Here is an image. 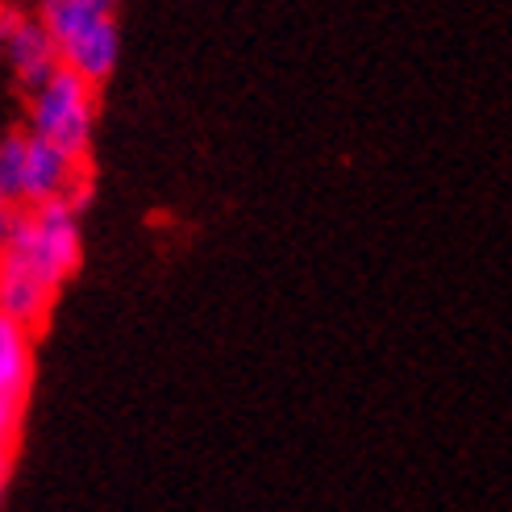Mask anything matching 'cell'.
I'll list each match as a JSON object with an SVG mask.
<instances>
[{
    "instance_id": "obj_9",
    "label": "cell",
    "mask_w": 512,
    "mask_h": 512,
    "mask_svg": "<svg viewBox=\"0 0 512 512\" xmlns=\"http://www.w3.org/2000/svg\"><path fill=\"white\" fill-rule=\"evenodd\" d=\"M21 425H25V404L0 392V442L17 446V438H21Z\"/></svg>"
},
{
    "instance_id": "obj_11",
    "label": "cell",
    "mask_w": 512,
    "mask_h": 512,
    "mask_svg": "<svg viewBox=\"0 0 512 512\" xmlns=\"http://www.w3.org/2000/svg\"><path fill=\"white\" fill-rule=\"evenodd\" d=\"M9 9H13V5H9V0H0V25H5V17H9Z\"/></svg>"
},
{
    "instance_id": "obj_3",
    "label": "cell",
    "mask_w": 512,
    "mask_h": 512,
    "mask_svg": "<svg viewBox=\"0 0 512 512\" xmlns=\"http://www.w3.org/2000/svg\"><path fill=\"white\" fill-rule=\"evenodd\" d=\"M5 250L63 292L84 263V213L71 200L30 204V209H21L13 242Z\"/></svg>"
},
{
    "instance_id": "obj_2",
    "label": "cell",
    "mask_w": 512,
    "mask_h": 512,
    "mask_svg": "<svg viewBox=\"0 0 512 512\" xmlns=\"http://www.w3.org/2000/svg\"><path fill=\"white\" fill-rule=\"evenodd\" d=\"M96 121H100V88L67 63H59L38 88L25 92V130L55 142L75 159H92Z\"/></svg>"
},
{
    "instance_id": "obj_7",
    "label": "cell",
    "mask_w": 512,
    "mask_h": 512,
    "mask_svg": "<svg viewBox=\"0 0 512 512\" xmlns=\"http://www.w3.org/2000/svg\"><path fill=\"white\" fill-rule=\"evenodd\" d=\"M38 334L30 325L13 321L9 313H0V392L30 404L34 392V375H38V358H34Z\"/></svg>"
},
{
    "instance_id": "obj_5",
    "label": "cell",
    "mask_w": 512,
    "mask_h": 512,
    "mask_svg": "<svg viewBox=\"0 0 512 512\" xmlns=\"http://www.w3.org/2000/svg\"><path fill=\"white\" fill-rule=\"evenodd\" d=\"M92 171L88 159H75L55 142L25 130V179H21V204H46V200H67L71 188Z\"/></svg>"
},
{
    "instance_id": "obj_4",
    "label": "cell",
    "mask_w": 512,
    "mask_h": 512,
    "mask_svg": "<svg viewBox=\"0 0 512 512\" xmlns=\"http://www.w3.org/2000/svg\"><path fill=\"white\" fill-rule=\"evenodd\" d=\"M0 50H5V71L13 75V84L21 92L38 88L46 75L63 63L46 21L34 9H17V5L9 9L5 25H0Z\"/></svg>"
},
{
    "instance_id": "obj_10",
    "label": "cell",
    "mask_w": 512,
    "mask_h": 512,
    "mask_svg": "<svg viewBox=\"0 0 512 512\" xmlns=\"http://www.w3.org/2000/svg\"><path fill=\"white\" fill-rule=\"evenodd\" d=\"M13 463H17V450L9 442H0V492L9 488V475H13Z\"/></svg>"
},
{
    "instance_id": "obj_8",
    "label": "cell",
    "mask_w": 512,
    "mask_h": 512,
    "mask_svg": "<svg viewBox=\"0 0 512 512\" xmlns=\"http://www.w3.org/2000/svg\"><path fill=\"white\" fill-rule=\"evenodd\" d=\"M21 179H25V125L0 134V204H21Z\"/></svg>"
},
{
    "instance_id": "obj_6",
    "label": "cell",
    "mask_w": 512,
    "mask_h": 512,
    "mask_svg": "<svg viewBox=\"0 0 512 512\" xmlns=\"http://www.w3.org/2000/svg\"><path fill=\"white\" fill-rule=\"evenodd\" d=\"M59 304V288L46 284L38 271H30L21 259H13L9 250H0V313H9L13 321L30 325L34 334L50 325V313Z\"/></svg>"
},
{
    "instance_id": "obj_1",
    "label": "cell",
    "mask_w": 512,
    "mask_h": 512,
    "mask_svg": "<svg viewBox=\"0 0 512 512\" xmlns=\"http://www.w3.org/2000/svg\"><path fill=\"white\" fill-rule=\"evenodd\" d=\"M117 5L121 0H34V13L46 21L59 59L88 75L96 88H105L121 63Z\"/></svg>"
}]
</instances>
